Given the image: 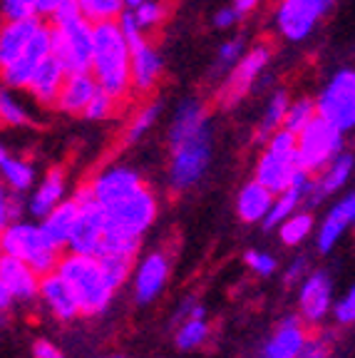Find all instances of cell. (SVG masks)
Instances as JSON below:
<instances>
[{
    "label": "cell",
    "instance_id": "cell-3",
    "mask_svg": "<svg viewBox=\"0 0 355 358\" xmlns=\"http://www.w3.org/2000/svg\"><path fill=\"white\" fill-rule=\"evenodd\" d=\"M129 43L117 20L94 22V57L92 75L97 85L115 100L132 102V75H129Z\"/></svg>",
    "mask_w": 355,
    "mask_h": 358
},
{
    "label": "cell",
    "instance_id": "cell-4",
    "mask_svg": "<svg viewBox=\"0 0 355 358\" xmlns=\"http://www.w3.org/2000/svg\"><path fill=\"white\" fill-rule=\"evenodd\" d=\"M57 274L73 289L82 316H100L110 308L117 289L107 281L100 259L94 254H65L60 259Z\"/></svg>",
    "mask_w": 355,
    "mask_h": 358
},
{
    "label": "cell",
    "instance_id": "cell-14",
    "mask_svg": "<svg viewBox=\"0 0 355 358\" xmlns=\"http://www.w3.org/2000/svg\"><path fill=\"white\" fill-rule=\"evenodd\" d=\"M129 52H132V60H129L132 97L134 100H145L159 85L161 75H164V62H161L159 50L147 38L129 45Z\"/></svg>",
    "mask_w": 355,
    "mask_h": 358
},
{
    "label": "cell",
    "instance_id": "cell-48",
    "mask_svg": "<svg viewBox=\"0 0 355 358\" xmlns=\"http://www.w3.org/2000/svg\"><path fill=\"white\" fill-rule=\"evenodd\" d=\"M33 358H62V353L57 351L55 343L40 338V341H35V346H33Z\"/></svg>",
    "mask_w": 355,
    "mask_h": 358
},
{
    "label": "cell",
    "instance_id": "cell-55",
    "mask_svg": "<svg viewBox=\"0 0 355 358\" xmlns=\"http://www.w3.org/2000/svg\"><path fill=\"white\" fill-rule=\"evenodd\" d=\"M100 358H122V356H100Z\"/></svg>",
    "mask_w": 355,
    "mask_h": 358
},
{
    "label": "cell",
    "instance_id": "cell-26",
    "mask_svg": "<svg viewBox=\"0 0 355 358\" xmlns=\"http://www.w3.org/2000/svg\"><path fill=\"white\" fill-rule=\"evenodd\" d=\"M350 172H353V157L338 155L323 172H318L316 177H313L311 194H308L305 201H308V204H318V201H323L326 196L335 194V192L350 179Z\"/></svg>",
    "mask_w": 355,
    "mask_h": 358
},
{
    "label": "cell",
    "instance_id": "cell-6",
    "mask_svg": "<svg viewBox=\"0 0 355 358\" xmlns=\"http://www.w3.org/2000/svg\"><path fill=\"white\" fill-rule=\"evenodd\" d=\"M296 152H298L300 169L316 177L335 157L343 155V132L321 115H316L308 127L296 134Z\"/></svg>",
    "mask_w": 355,
    "mask_h": 358
},
{
    "label": "cell",
    "instance_id": "cell-56",
    "mask_svg": "<svg viewBox=\"0 0 355 358\" xmlns=\"http://www.w3.org/2000/svg\"><path fill=\"white\" fill-rule=\"evenodd\" d=\"M0 189H3V185H0Z\"/></svg>",
    "mask_w": 355,
    "mask_h": 358
},
{
    "label": "cell",
    "instance_id": "cell-18",
    "mask_svg": "<svg viewBox=\"0 0 355 358\" xmlns=\"http://www.w3.org/2000/svg\"><path fill=\"white\" fill-rule=\"evenodd\" d=\"M0 279L6 281L8 291H10L17 303H33L40 296V279L43 276L33 266L20 262V259L3 254V259H0Z\"/></svg>",
    "mask_w": 355,
    "mask_h": 358
},
{
    "label": "cell",
    "instance_id": "cell-44",
    "mask_svg": "<svg viewBox=\"0 0 355 358\" xmlns=\"http://www.w3.org/2000/svg\"><path fill=\"white\" fill-rule=\"evenodd\" d=\"M38 15V0H3V17L20 20V17Z\"/></svg>",
    "mask_w": 355,
    "mask_h": 358
},
{
    "label": "cell",
    "instance_id": "cell-13",
    "mask_svg": "<svg viewBox=\"0 0 355 358\" xmlns=\"http://www.w3.org/2000/svg\"><path fill=\"white\" fill-rule=\"evenodd\" d=\"M303 174L298 164V152H276L271 147L263 150V155L259 157L254 169V179H259L263 187L273 192V194H281L286 192L291 185H296Z\"/></svg>",
    "mask_w": 355,
    "mask_h": 358
},
{
    "label": "cell",
    "instance_id": "cell-36",
    "mask_svg": "<svg viewBox=\"0 0 355 358\" xmlns=\"http://www.w3.org/2000/svg\"><path fill=\"white\" fill-rule=\"evenodd\" d=\"M159 112H161L159 102H145L142 107H137L134 117L129 120L127 129H124V145H132V142H137L139 137H145L147 129L157 122Z\"/></svg>",
    "mask_w": 355,
    "mask_h": 358
},
{
    "label": "cell",
    "instance_id": "cell-22",
    "mask_svg": "<svg viewBox=\"0 0 355 358\" xmlns=\"http://www.w3.org/2000/svg\"><path fill=\"white\" fill-rule=\"evenodd\" d=\"M65 78H67V70L62 67V62L57 60L55 55H50V57H45V60L40 62V67L35 70L33 80H30L25 90H28L30 97H33L38 105L55 107Z\"/></svg>",
    "mask_w": 355,
    "mask_h": 358
},
{
    "label": "cell",
    "instance_id": "cell-53",
    "mask_svg": "<svg viewBox=\"0 0 355 358\" xmlns=\"http://www.w3.org/2000/svg\"><path fill=\"white\" fill-rule=\"evenodd\" d=\"M142 3H145V0H124V8H127V10H134V8H139Z\"/></svg>",
    "mask_w": 355,
    "mask_h": 358
},
{
    "label": "cell",
    "instance_id": "cell-49",
    "mask_svg": "<svg viewBox=\"0 0 355 358\" xmlns=\"http://www.w3.org/2000/svg\"><path fill=\"white\" fill-rule=\"evenodd\" d=\"M239 13H236V8H224V10H219L217 15H214V25L217 28H231V25H236V20H239Z\"/></svg>",
    "mask_w": 355,
    "mask_h": 358
},
{
    "label": "cell",
    "instance_id": "cell-25",
    "mask_svg": "<svg viewBox=\"0 0 355 358\" xmlns=\"http://www.w3.org/2000/svg\"><path fill=\"white\" fill-rule=\"evenodd\" d=\"M65 185H67L65 169L52 167L50 172L40 179L38 189H35L33 196H30L28 212L33 214L35 219H43L45 214H50L52 209H55L57 204L65 199Z\"/></svg>",
    "mask_w": 355,
    "mask_h": 358
},
{
    "label": "cell",
    "instance_id": "cell-11",
    "mask_svg": "<svg viewBox=\"0 0 355 358\" xmlns=\"http://www.w3.org/2000/svg\"><path fill=\"white\" fill-rule=\"evenodd\" d=\"M333 0H281L276 10V25L286 40H305L323 15L331 10Z\"/></svg>",
    "mask_w": 355,
    "mask_h": 358
},
{
    "label": "cell",
    "instance_id": "cell-43",
    "mask_svg": "<svg viewBox=\"0 0 355 358\" xmlns=\"http://www.w3.org/2000/svg\"><path fill=\"white\" fill-rule=\"evenodd\" d=\"M333 319L338 321L340 326H350L355 324V286H350L343 296L335 301L333 306Z\"/></svg>",
    "mask_w": 355,
    "mask_h": 358
},
{
    "label": "cell",
    "instance_id": "cell-16",
    "mask_svg": "<svg viewBox=\"0 0 355 358\" xmlns=\"http://www.w3.org/2000/svg\"><path fill=\"white\" fill-rule=\"evenodd\" d=\"M298 311L305 324H321L333 311V281L326 271H311L298 291Z\"/></svg>",
    "mask_w": 355,
    "mask_h": 358
},
{
    "label": "cell",
    "instance_id": "cell-28",
    "mask_svg": "<svg viewBox=\"0 0 355 358\" xmlns=\"http://www.w3.org/2000/svg\"><path fill=\"white\" fill-rule=\"evenodd\" d=\"M78 212H80L78 201L70 196V199H62L60 204H57L50 214H45L43 222H40L43 224V229L48 231V236H50L57 246H62V249L67 246V239H70V234H73Z\"/></svg>",
    "mask_w": 355,
    "mask_h": 358
},
{
    "label": "cell",
    "instance_id": "cell-32",
    "mask_svg": "<svg viewBox=\"0 0 355 358\" xmlns=\"http://www.w3.org/2000/svg\"><path fill=\"white\" fill-rule=\"evenodd\" d=\"M139 246H142V236L129 234V231H122V229H115V227L107 224L105 236H102V244H100V252L97 254H117V257L137 259ZM97 254H94V257H97Z\"/></svg>",
    "mask_w": 355,
    "mask_h": 358
},
{
    "label": "cell",
    "instance_id": "cell-47",
    "mask_svg": "<svg viewBox=\"0 0 355 358\" xmlns=\"http://www.w3.org/2000/svg\"><path fill=\"white\" fill-rule=\"evenodd\" d=\"M305 276H308V262H305L303 257H298V259H294V262H291L289 268H286V274H283V281H286V286L303 284Z\"/></svg>",
    "mask_w": 355,
    "mask_h": 358
},
{
    "label": "cell",
    "instance_id": "cell-7",
    "mask_svg": "<svg viewBox=\"0 0 355 358\" xmlns=\"http://www.w3.org/2000/svg\"><path fill=\"white\" fill-rule=\"evenodd\" d=\"M52 55L62 62L67 73L92 70L94 57V22L80 17L67 25H52Z\"/></svg>",
    "mask_w": 355,
    "mask_h": 358
},
{
    "label": "cell",
    "instance_id": "cell-31",
    "mask_svg": "<svg viewBox=\"0 0 355 358\" xmlns=\"http://www.w3.org/2000/svg\"><path fill=\"white\" fill-rule=\"evenodd\" d=\"M289 105H291V97L286 90H278L273 92L271 102H268L266 112H263V120L256 129V142H268L276 129L283 127V120H286V112H289Z\"/></svg>",
    "mask_w": 355,
    "mask_h": 358
},
{
    "label": "cell",
    "instance_id": "cell-35",
    "mask_svg": "<svg viewBox=\"0 0 355 358\" xmlns=\"http://www.w3.org/2000/svg\"><path fill=\"white\" fill-rule=\"evenodd\" d=\"M100 259V266L105 271L107 281L115 286L117 291L122 289L134 274V259L129 257H117V254H97Z\"/></svg>",
    "mask_w": 355,
    "mask_h": 358
},
{
    "label": "cell",
    "instance_id": "cell-27",
    "mask_svg": "<svg viewBox=\"0 0 355 358\" xmlns=\"http://www.w3.org/2000/svg\"><path fill=\"white\" fill-rule=\"evenodd\" d=\"M311 187H313V174H303L296 185H291L286 192L276 194V199H273V204H271V212L263 219V227L273 229V227H278L286 217L298 212V207L308 199V194H311Z\"/></svg>",
    "mask_w": 355,
    "mask_h": 358
},
{
    "label": "cell",
    "instance_id": "cell-45",
    "mask_svg": "<svg viewBox=\"0 0 355 358\" xmlns=\"http://www.w3.org/2000/svg\"><path fill=\"white\" fill-rule=\"evenodd\" d=\"M241 52H244V40L241 38L229 40V43L222 45V50H219V62L222 65H236L241 60Z\"/></svg>",
    "mask_w": 355,
    "mask_h": 358
},
{
    "label": "cell",
    "instance_id": "cell-10",
    "mask_svg": "<svg viewBox=\"0 0 355 358\" xmlns=\"http://www.w3.org/2000/svg\"><path fill=\"white\" fill-rule=\"evenodd\" d=\"M268 60H271V45L268 43L254 45L246 55H241V60L236 62L233 70L229 73L226 83H224L222 90L217 92V105L224 107V110L239 105L251 92V87H254V83L259 80V75L266 70Z\"/></svg>",
    "mask_w": 355,
    "mask_h": 358
},
{
    "label": "cell",
    "instance_id": "cell-37",
    "mask_svg": "<svg viewBox=\"0 0 355 358\" xmlns=\"http://www.w3.org/2000/svg\"><path fill=\"white\" fill-rule=\"evenodd\" d=\"M316 115H318L316 100H311V97H300V100H296L289 105L286 120H283V129L298 134L300 129H305L313 120H316Z\"/></svg>",
    "mask_w": 355,
    "mask_h": 358
},
{
    "label": "cell",
    "instance_id": "cell-46",
    "mask_svg": "<svg viewBox=\"0 0 355 358\" xmlns=\"http://www.w3.org/2000/svg\"><path fill=\"white\" fill-rule=\"evenodd\" d=\"M298 358H333V353H331V346L323 338H311L308 336V341H305L303 351L298 353Z\"/></svg>",
    "mask_w": 355,
    "mask_h": 358
},
{
    "label": "cell",
    "instance_id": "cell-20",
    "mask_svg": "<svg viewBox=\"0 0 355 358\" xmlns=\"http://www.w3.org/2000/svg\"><path fill=\"white\" fill-rule=\"evenodd\" d=\"M40 299H43L45 308L57 321H65L67 324V321H75L78 316H82L73 289L67 286V281L57 271H50V274H45L40 279Z\"/></svg>",
    "mask_w": 355,
    "mask_h": 358
},
{
    "label": "cell",
    "instance_id": "cell-24",
    "mask_svg": "<svg viewBox=\"0 0 355 358\" xmlns=\"http://www.w3.org/2000/svg\"><path fill=\"white\" fill-rule=\"evenodd\" d=\"M273 199H276V194L268 187H263L259 179H251L241 187L239 196H236V214L244 224L263 222L266 214L271 212Z\"/></svg>",
    "mask_w": 355,
    "mask_h": 358
},
{
    "label": "cell",
    "instance_id": "cell-29",
    "mask_svg": "<svg viewBox=\"0 0 355 358\" xmlns=\"http://www.w3.org/2000/svg\"><path fill=\"white\" fill-rule=\"evenodd\" d=\"M0 179L8 187V192L22 194V192H28L33 187L35 169L30 162H25L20 157H13L6 147L0 145Z\"/></svg>",
    "mask_w": 355,
    "mask_h": 358
},
{
    "label": "cell",
    "instance_id": "cell-2",
    "mask_svg": "<svg viewBox=\"0 0 355 358\" xmlns=\"http://www.w3.org/2000/svg\"><path fill=\"white\" fill-rule=\"evenodd\" d=\"M211 164V124L206 105L187 97L169 127V187L187 192L196 187Z\"/></svg>",
    "mask_w": 355,
    "mask_h": 358
},
{
    "label": "cell",
    "instance_id": "cell-30",
    "mask_svg": "<svg viewBox=\"0 0 355 358\" xmlns=\"http://www.w3.org/2000/svg\"><path fill=\"white\" fill-rule=\"evenodd\" d=\"M211 336V324L206 321V313L199 316H189V319L179 321V329L174 334V343L179 351H196L201 348Z\"/></svg>",
    "mask_w": 355,
    "mask_h": 358
},
{
    "label": "cell",
    "instance_id": "cell-33",
    "mask_svg": "<svg viewBox=\"0 0 355 358\" xmlns=\"http://www.w3.org/2000/svg\"><path fill=\"white\" fill-rule=\"evenodd\" d=\"M313 231V217L311 212H294L278 224V236L286 246L303 244Z\"/></svg>",
    "mask_w": 355,
    "mask_h": 358
},
{
    "label": "cell",
    "instance_id": "cell-5",
    "mask_svg": "<svg viewBox=\"0 0 355 358\" xmlns=\"http://www.w3.org/2000/svg\"><path fill=\"white\" fill-rule=\"evenodd\" d=\"M3 252L8 257H15L20 262H25L28 266H33L40 276L57 271L62 259V246H57L55 241L48 236V231L43 229V224L33 222H13L3 234Z\"/></svg>",
    "mask_w": 355,
    "mask_h": 358
},
{
    "label": "cell",
    "instance_id": "cell-1",
    "mask_svg": "<svg viewBox=\"0 0 355 358\" xmlns=\"http://www.w3.org/2000/svg\"><path fill=\"white\" fill-rule=\"evenodd\" d=\"M89 185L94 199L105 212L107 224L115 229L142 236L157 222L159 201L137 169L115 164L94 174Z\"/></svg>",
    "mask_w": 355,
    "mask_h": 358
},
{
    "label": "cell",
    "instance_id": "cell-23",
    "mask_svg": "<svg viewBox=\"0 0 355 358\" xmlns=\"http://www.w3.org/2000/svg\"><path fill=\"white\" fill-rule=\"evenodd\" d=\"M350 227H355V192L343 196L340 201H335V207L331 209V212L326 214V219L321 222L318 234H316L318 252L321 254L331 252Z\"/></svg>",
    "mask_w": 355,
    "mask_h": 358
},
{
    "label": "cell",
    "instance_id": "cell-21",
    "mask_svg": "<svg viewBox=\"0 0 355 358\" xmlns=\"http://www.w3.org/2000/svg\"><path fill=\"white\" fill-rule=\"evenodd\" d=\"M97 90H100V85H97V78L92 75V70L67 73L55 107L62 115H73V117L75 115H85L92 97L97 95Z\"/></svg>",
    "mask_w": 355,
    "mask_h": 358
},
{
    "label": "cell",
    "instance_id": "cell-42",
    "mask_svg": "<svg viewBox=\"0 0 355 358\" xmlns=\"http://www.w3.org/2000/svg\"><path fill=\"white\" fill-rule=\"evenodd\" d=\"M244 262H246V266H249L251 271H254V274H259V276H271L273 271L278 268V262L271 257V254H266V252H256V249L246 252Z\"/></svg>",
    "mask_w": 355,
    "mask_h": 358
},
{
    "label": "cell",
    "instance_id": "cell-17",
    "mask_svg": "<svg viewBox=\"0 0 355 358\" xmlns=\"http://www.w3.org/2000/svg\"><path fill=\"white\" fill-rule=\"evenodd\" d=\"M305 341H308L305 321L298 316H286L278 321L273 334L268 336V341L263 343L261 358H298Z\"/></svg>",
    "mask_w": 355,
    "mask_h": 358
},
{
    "label": "cell",
    "instance_id": "cell-38",
    "mask_svg": "<svg viewBox=\"0 0 355 358\" xmlns=\"http://www.w3.org/2000/svg\"><path fill=\"white\" fill-rule=\"evenodd\" d=\"M78 3L89 22L117 20L124 10V0H78Z\"/></svg>",
    "mask_w": 355,
    "mask_h": 358
},
{
    "label": "cell",
    "instance_id": "cell-34",
    "mask_svg": "<svg viewBox=\"0 0 355 358\" xmlns=\"http://www.w3.org/2000/svg\"><path fill=\"white\" fill-rule=\"evenodd\" d=\"M33 122L30 112L13 95L10 87H0V127H25Z\"/></svg>",
    "mask_w": 355,
    "mask_h": 358
},
{
    "label": "cell",
    "instance_id": "cell-9",
    "mask_svg": "<svg viewBox=\"0 0 355 358\" xmlns=\"http://www.w3.org/2000/svg\"><path fill=\"white\" fill-rule=\"evenodd\" d=\"M316 110L340 132L355 129V70L345 67L328 80L316 100Z\"/></svg>",
    "mask_w": 355,
    "mask_h": 358
},
{
    "label": "cell",
    "instance_id": "cell-40",
    "mask_svg": "<svg viewBox=\"0 0 355 358\" xmlns=\"http://www.w3.org/2000/svg\"><path fill=\"white\" fill-rule=\"evenodd\" d=\"M119 105H122V102L115 100L112 95H107L105 90L100 87V90H97V95L92 97V102L87 105V110H85L82 117H87V120H110V117H115V115H117Z\"/></svg>",
    "mask_w": 355,
    "mask_h": 358
},
{
    "label": "cell",
    "instance_id": "cell-15",
    "mask_svg": "<svg viewBox=\"0 0 355 358\" xmlns=\"http://www.w3.org/2000/svg\"><path fill=\"white\" fill-rule=\"evenodd\" d=\"M169 268H172V262H169V257L164 252L147 254L132 274L134 301L142 303V306H147V303H152L154 299H159L161 291L167 289Z\"/></svg>",
    "mask_w": 355,
    "mask_h": 358
},
{
    "label": "cell",
    "instance_id": "cell-50",
    "mask_svg": "<svg viewBox=\"0 0 355 358\" xmlns=\"http://www.w3.org/2000/svg\"><path fill=\"white\" fill-rule=\"evenodd\" d=\"M65 3H70V0H38V15L50 17L52 13H55L60 6H65Z\"/></svg>",
    "mask_w": 355,
    "mask_h": 358
},
{
    "label": "cell",
    "instance_id": "cell-52",
    "mask_svg": "<svg viewBox=\"0 0 355 358\" xmlns=\"http://www.w3.org/2000/svg\"><path fill=\"white\" fill-rule=\"evenodd\" d=\"M256 6H259V0H233V8H236V13H239L241 17L249 15Z\"/></svg>",
    "mask_w": 355,
    "mask_h": 358
},
{
    "label": "cell",
    "instance_id": "cell-39",
    "mask_svg": "<svg viewBox=\"0 0 355 358\" xmlns=\"http://www.w3.org/2000/svg\"><path fill=\"white\" fill-rule=\"evenodd\" d=\"M132 13L142 30H157V28H161V22L167 20V3H164V0H145V3L139 8H134Z\"/></svg>",
    "mask_w": 355,
    "mask_h": 358
},
{
    "label": "cell",
    "instance_id": "cell-54",
    "mask_svg": "<svg viewBox=\"0 0 355 358\" xmlns=\"http://www.w3.org/2000/svg\"><path fill=\"white\" fill-rule=\"evenodd\" d=\"M3 254H6V252H3V241H0V259H3Z\"/></svg>",
    "mask_w": 355,
    "mask_h": 358
},
{
    "label": "cell",
    "instance_id": "cell-8",
    "mask_svg": "<svg viewBox=\"0 0 355 358\" xmlns=\"http://www.w3.org/2000/svg\"><path fill=\"white\" fill-rule=\"evenodd\" d=\"M73 199L78 201V219H75V227H73V234L67 239V246L70 252L75 254H97L100 252V244H102V236H105L107 229V217L102 212V207L97 204L94 199V192L92 185L85 182L75 189Z\"/></svg>",
    "mask_w": 355,
    "mask_h": 358
},
{
    "label": "cell",
    "instance_id": "cell-19",
    "mask_svg": "<svg viewBox=\"0 0 355 358\" xmlns=\"http://www.w3.org/2000/svg\"><path fill=\"white\" fill-rule=\"evenodd\" d=\"M43 28V17H20V20H6L0 25V70L8 67L13 60L25 52L35 33Z\"/></svg>",
    "mask_w": 355,
    "mask_h": 358
},
{
    "label": "cell",
    "instance_id": "cell-41",
    "mask_svg": "<svg viewBox=\"0 0 355 358\" xmlns=\"http://www.w3.org/2000/svg\"><path fill=\"white\" fill-rule=\"evenodd\" d=\"M22 217V199L15 192L0 189V234Z\"/></svg>",
    "mask_w": 355,
    "mask_h": 358
},
{
    "label": "cell",
    "instance_id": "cell-12",
    "mask_svg": "<svg viewBox=\"0 0 355 358\" xmlns=\"http://www.w3.org/2000/svg\"><path fill=\"white\" fill-rule=\"evenodd\" d=\"M50 55H52V28L43 22V28L35 33V38L25 48V52L17 60H13L8 67L0 70V83L10 90H25L30 80H33L35 70L40 67V62Z\"/></svg>",
    "mask_w": 355,
    "mask_h": 358
},
{
    "label": "cell",
    "instance_id": "cell-51",
    "mask_svg": "<svg viewBox=\"0 0 355 358\" xmlns=\"http://www.w3.org/2000/svg\"><path fill=\"white\" fill-rule=\"evenodd\" d=\"M13 303H15V299H13V294L8 291L6 281L0 279V313H8V311H10Z\"/></svg>",
    "mask_w": 355,
    "mask_h": 358
}]
</instances>
